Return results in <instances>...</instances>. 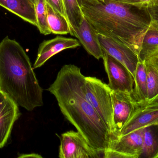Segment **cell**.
<instances>
[{"instance_id":"obj_23","label":"cell","mask_w":158,"mask_h":158,"mask_svg":"<svg viewBox=\"0 0 158 158\" xmlns=\"http://www.w3.org/2000/svg\"><path fill=\"white\" fill-rule=\"evenodd\" d=\"M151 22L158 27V0L153 6L146 9Z\"/></svg>"},{"instance_id":"obj_30","label":"cell","mask_w":158,"mask_h":158,"mask_svg":"<svg viewBox=\"0 0 158 158\" xmlns=\"http://www.w3.org/2000/svg\"><path fill=\"white\" fill-rule=\"evenodd\" d=\"M31 2H32V3L34 4V2H35V0H30Z\"/></svg>"},{"instance_id":"obj_16","label":"cell","mask_w":158,"mask_h":158,"mask_svg":"<svg viewBox=\"0 0 158 158\" xmlns=\"http://www.w3.org/2000/svg\"><path fill=\"white\" fill-rule=\"evenodd\" d=\"M47 21L52 33L59 35L70 33L69 23L66 17L57 12L46 2Z\"/></svg>"},{"instance_id":"obj_18","label":"cell","mask_w":158,"mask_h":158,"mask_svg":"<svg viewBox=\"0 0 158 158\" xmlns=\"http://www.w3.org/2000/svg\"><path fill=\"white\" fill-rule=\"evenodd\" d=\"M67 19L70 27V33L74 36L76 31L80 28L84 15L78 0H62Z\"/></svg>"},{"instance_id":"obj_26","label":"cell","mask_w":158,"mask_h":158,"mask_svg":"<svg viewBox=\"0 0 158 158\" xmlns=\"http://www.w3.org/2000/svg\"><path fill=\"white\" fill-rule=\"evenodd\" d=\"M146 60L153 64L158 69V50L154 52Z\"/></svg>"},{"instance_id":"obj_13","label":"cell","mask_w":158,"mask_h":158,"mask_svg":"<svg viewBox=\"0 0 158 158\" xmlns=\"http://www.w3.org/2000/svg\"><path fill=\"white\" fill-rule=\"evenodd\" d=\"M153 126H158V108L144 109L139 106L123 128L118 138L138 129Z\"/></svg>"},{"instance_id":"obj_25","label":"cell","mask_w":158,"mask_h":158,"mask_svg":"<svg viewBox=\"0 0 158 158\" xmlns=\"http://www.w3.org/2000/svg\"><path fill=\"white\" fill-rule=\"evenodd\" d=\"M139 106L144 109L158 108V96L151 101Z\"/></svg>"},{"instance_id":"obj_9","label":"cell","mask_w":158,"mask_h":158,"mask_svg":"<svg viewBox=\"0 0 158 158\" xmlns=\"http://www.w3.org/2000/svg\"><path fill=\"white\" fill-rule=\"evenodd\" d=\"M98 38L103 52L124 65L134 78L139 61L138 56L125 45L113 39L101 34H98Z\"/></svg>"},{"instance_id":"obj_17","label":"cell","mask_w":158,"mask_h":158,"mask_svg":"<svg viewBox=\"0 0 158 158\" xmlns=\"http://www.w3.org/2000/svg\"><path fill=\"white\" fill-rule=\"evenodd\" d=\"M158 50V27L150 22V26L146 32L139 55L140 61H144Z\"/></svg>"},{"instance_id":"obj_15","label":"cell","mask_w":158,"mask_h":158,"mask_svg":"<svg viewBox=\"0 0 158 158\" xmlns=\"http://www.w3.org/2000/svg\"><path fill=\"white\" fill-rule=\"evenodd\" d=\"M133 96L139 106L148 101L147 76L145 62L138 61L134 77Z\"/></svg>"},{"instance_id":"obj_1","label":"cell","mask_w":158,"mask_h":158,"mask_svg":"<svg viewBox=\"0 0 158 158\" xmlns=\"http://www.w3.org/2000/svg\"><path fill=\"white\" fill-rule=\"evenodd\" d=\"M85 77L77 66L64 65L47 90L56 98L66 118L91 146L104 156L113 141V137L86 98Z\"/></svg>"},{"instance_id":"obj_29","label":"cell","mask_w":158,"mask_h":158,"mask_svg":"<svg viewBox=\"0 0 158 158\" xmlns=\"http://www.w3.org/2000/svg\"><path fill=\"white\" fill-rule=\"evenodd\" d=\"M158 158V148L157 151L156 153V155L154 156V158Z\"/></svg>"},{"instance_id":"obj_4","label":"cell","mask_w":158,"mask_h":158,"mask_svg":"<svg viewBox=\"0 0 158 158\" xmlns=\"http://www.w3.org/2000/svg\"><path fill=\"white\" fill-rule=\"evenodd\" d=\"M85 92L87 100L104 122L114 140L115 128L110 89L96 77H85Z\"/></svg>"},{"instance_id":"obj_27","label":"cell","mask_w":158,"mask_h":158,"mask_svg":"<svg viewBox=\"0 0 158 158\" xmlns=\"http://www.w3.org/2000/svg\"><path fill=\"white\" fill-rule=\"evenodd\" d=\"M104 1L105 0H78L80 6L82 4H95L104 2Z\"/></svg>"},{"instance_id":"obj_6","label":"cell","mask_w":158,"mask_h":158,"mask_svg":"<svg viewBox=\"0 0 158 158\" xmlns=\"http://www.w3.org/2000/svg\"><path fill=\"white\" fill-rule=\"evenodd\" d=\"M143 128L113 140L104 153L105 158H138L143 154Z\"/></svg>"},{"instance_id":"obj_14","label":"cell","mask_w":158,"mask_h":158,"mask_svg":"<svg viewBox=\"0 0 158 158\" xmlns=\"http://www.w3.org/2000/svg\"><path fill=\"white\" fill-rule=\"evenodd\" d=\"M0 6L37 27L34 4L30 0H0Z\"/></svg>"},{"instance_id":"obj_20","label":"cell","mask_w":158,"mask_h":158,"mask_svg":"<svg viewBox=\"0 0 158 158\" xmlns=\"http://www.w3.org/2000/svg\"><path fill=\"white\" fill-rule=\"evenodd\" d=\"M145 62L147 76V103L158 96V69L147 60Z\"/></svg>"},{"instance_id":"obj_12","label":"cell","mask_w":158,"mask_h":158,"mask_svg":"<svg viewBox=\"0 0 158 158\" xmlns=\"http://www.w3.org/2000/svg\"><path fill=\"white\" fill-rule=\"evenodd\" d=\"M74 36L78 39L80 43L89 54L96 59L103 58L104 53L100 45L98 34L84 16Z\"/></svg>"},{"instance_id":"obj_2","label":"cell","mask_w":158,"mask_h":158,"mask_svg":"<svg viewBox=\"0 0 158 158\" xmlns=\"http://www.w3.org/2000/svg\"><path fill=\"white\" fill-rule=\"evenodd\" d=\"M84 16L98 34L125 45L139 57L150 18L140 8L115 0L81 5Z\"/></svg>"},{"instance_id":"obj_28","label":"cell","mask_w":158,"mask_h":158,"mask_svg":"<svg viewBox=\"0 0 158 158\" xmlns=\"http://www.w3.org/2000/svg\"><path fill=\"white\" fill-rule=\"evenodd\" d=\"M18 158H42L41 156L37 154H22L20 155V156L18 157Z\"/></svg>"},{"instance_id":"obj_3","label":"cell","mask_w":158,"mask_h":158,"mask_svg":"<svg viewBox=\"0 0 158 158\" xmlns=\"http://www.w3.org/2000/svg\"><path fill=\"white\" fill-rule=\"evenodd\" d=\"M0 90L28 111L43 105V90L28 56L8 36L0 42Z\"/></svg>"},{"instance_id":"obj_11","label":"cell","mask_w":158,"mask_h":158,"mask_svg":"<svg viewBox=\"0 0 158 158\" xmlns=\"http://www.w3.org/2000/svg\"><path fill=\"white\" fill-rule=\"evenodd\" d=\"M80 45V42L77 39L60 36L44 41L39 46L33 68L40 67L52 57L64 50L77 48Z\"/></svg>"},{"instance_id":"obj_24","label":"cell","mask_w":158,"mask_h":158,"mask_svg":"<svg viewBox=\"0 0 158 158\" xmlns=\"http://www.w3.org/2000/svg\"><path fill=\"white\" fill-rule=\"evenodd\" d=\"M45 1L54 9L66 17L62 0H45Z\"/></svg>"},{"instance_id":"obj_22","label":"cell","mask_w":158,"mask_h":158,"mask_svg":"<svg viewBox=\"0 0 158 158\" xmlns=\"http://www.w3.org/2000/svg\"><path fill=\"white\" fill-rule=\"evenodd\" d=\"M131 5L141 9H147L153 6L158 0H115Z\"/></svg>"},{"instance_id":"obj_21","label":"cell","mask_w":158,"mask_h":158,"mask_svg":"<svg viewBox=\"0 0 158 158\" xmlns=\"http://www.w3.org/2000/svg\"><path fill=\"white\" fill-rule=\"evenodd\" d=\"M35 14L37 19V27L41 34L44 35L51 34L47 21L45 0H35Z\"/></svg>"},{"instance_id":"obj_8","label":"cell","mask_w":158,"mask_h":158,"mask_svg":"<svg viewBox=\"0 0 158 158\" xmlns=\"http://www.w3.org/2000/svg\"><path fill=\"white\" fill-rule=\"evenodd\" d=\"M110 95L113 107L115 139H116L139 105L133 95L130 93L110 90Z\"/></svg>"},{"instance_id":"obj_10","label":"cell","mask_w":158,"mask_h":158,"mask_svg":"<svg viewBox=\"0 0 158 158\" xmlns=\"http://www.w3.org/2000/svg\"><path fill=\"white\" fill-rule=\"evenodd\" d=\"M19 106L0 90V148L10 137L14 123L19 117Z\"/></svg>"},{"instance_id":"obj_5","label":"cell","mask_w":158,"mask_h":158,"mask_svg":"<svg viewBox=\"0 0 158 158\" xmlns=\"http://www.w3.org/2000/svg\"><path fill=\"white\" fill-rule=\"evenodd\" d=\"M60 139L59 158H103V154L91 146L79 132L70 130L64 133Z\"/></svg>"},{"instance_id":"obj_7","label":"cell","mask_w":158,"mask_h":158,"mask_svg":"<svg viewBox=\"0 0 158 158\" xmlns=\"http://www.w3.org/2000/svg\"><path fill=\"white\" fill-rule=\"evenodd\" d=\"M103 53V62L108 77L107 85L110 89L133 95L135 80L131 72L120 62L105 52Z\"/></svg>"},{"instance_id":"obj_19","label":"cell","mask_w":158,"mask_h":158,"mask_svg":"<svg viewBox=\"0 0 158 158\" xmlns=\"http://www.w3.org/2000/svg\"><path fill=\"white\" fill-rule=\"evenodd\" d=\"M158 148L157 142L151 126L143 128L142 156L145 158H154Z\"/></svg>"}]
</instances>
